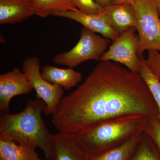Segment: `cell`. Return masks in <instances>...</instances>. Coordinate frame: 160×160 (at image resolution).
I'll return each mask as SVG.
<instances>
[{
  "label": "cell",
  "mask_w": 160,
  "mask_h": 160,
  "mask_svg": "<svg viewBox=\"0 0 160 160\" xmlns=\"http://www.w3.org/2000/svg\"><path fill=\"white\" fill-rule=\"evenodd\" d=\"M131 115L158 118L149 88L139 73L101 61L81 85L63 97L51 121L59 132L73 135Z\"/></svg>",
  "instance_id": "1"
},
{
  "label": "cell",
  "mask_w": 160,
  "mask_h": 160,
  "mask_svg": "<svg viewBox=\"0 0 160 160\" xmlns=\"http://www.w3.org/2000/svg\"><path fill=\"white\" fill-rule=\"evenodd\" d=\"M46 106L43 100L36 98L29 101L19 113L2 112L0 117V138L39 147L49 160L52 134L42 117Z\"/></svg>",
  "instance_id": "2"
},
{
  "label": "cell",
  "mask_w": 160,
  "mask_h": 160,
  "mask_svg": "<svg viewBox=\"0 0 160 160\" xmlns=\"http://www.w3.org/2000/svg\"><path fill=\"white\" fill-rule=\"evenodd\" d=\"M147 118L141 115L121 117L71 135L86 157L94 156L142 133Z\"/></svg>",
  "instance_id": "3"
},
{
  "label": "cell",
  "mask_w": 160,
  "mask_h": 160,
  "mask_svg": "<svg viewBox=\"0 0 160 160\" xmlns=\"http://www.w3.org/2000/svg\"><path fill=\"white\" fill-rule=\"evenodd\" d=\"M137 20L139 38V58L144 52H160V17L154 0H136L132 4Z\"/></svg>",
  "instance_id": "4"
},
{
  "label": "cell",
  "mask_w": 160,
  "mask_h": 160,
  "mask_svg": "<svg viewBox=\"0 0 160 160\" xmlns=\"http://www.w3.org/2000/svg\"><path fill=\"white\" fill-rule=\"evenodd\" d=\"M109 39L102 37L83 27L79 40L69 51L56 55L53 62L60 66L74 68L89 60H101L107 50Z\"/></svg>",
  "instance_id": "5"
},
{
  "label": "cell",
  "mask_w": 160,
  "mask_h": 160,
  "mask_svg": "<svg viewBox=\"0 0 160 160\" xmlns=\"http://www.w3.org/2000/svg\"><path fill=\"white\" fill-rule=\"evenodd\" d=\"M22 71L27 76L33 89L36 92L37 98L46 103L43 112L46 115H52L63 97L64 89L62 87L49 82L41 74L40 61L36 56L29 57L23 61Z\"/></svg>",
  "instance_id": "6"
},
{
  "label": "cell",
  "mask_w": 160,
  "mask_h": 160,
  "mask_svg": "<svg viewBox=\"0 0 160 160\" xmlns=\"http://www.w3.org/2000/svg\"><path fill=\"white\" fill-rule=\"evenodd\" d=\"M135 28H131L112 42L109 49L101 58V61H110L122 64L129 70L138 73L140 61L138 55L139 38Z\"/></svg>",
  "instance_id": "7"
},
{
  "label": "cell",
  "mask_w": 160,
  "mask_h": 160,
  "mask_svg": "<svg viewBox=\"0 0 160 160\" xmlns=\"http://www.w3.org/2000/svg\"><path fill=\"white\" fill-rule=\"evenodd\" d=\"M33 89L26 75L18 67L0 75V110L9 113L12 98L29 93Z\"/></svg>",
  "instance_id": "8"
},
{
  "label": "cell",
  "mask_w": 160,
  "mask_h": 160,
  "mask_svg": "<svg viewBox=\"0 0 160 160\" xmlns=\"http://www.w3.org/2000/svg\"><path fill=\"white\" fill-rule=\"evenodd\" d=\"M52 16L66 18L77 22L90 31L99 33L112 42L116 40L120 35L112 28L103 12L98 14H87L79 10L57 12L53 13Z\"/></svg>",
  "instance_id": "9"
},
{
  "label": "cell",
  "mask_w": 160,
  "mask_h": 160,
  "mask_svg": "<svg viewBox=\"0 0 160 160\" xmlns=\"http://www.w3.org/2000/svg\"><path fill=\"white\" fill-rule=\"evenodd\" d=\"M35 15L32 0H0V24L22 22Z\"/></svg>",
  "instance_id": "10"
},
{
  "label": "cell",
  "mask_w": 160,
  "mask_h": 160,
  "mask_svg": "<svg viewBox=\"0 0 160 160\" xmlns=\"http://www.w3.org/2000/svg\"><path fill=\"white\" fill-rule=\"evenodd\" d=\"M103 12L112 28L120 35L137 26L134 9L131 5L110 4L103 7Z\"/></svg>",
  "instance_id": "11"
},
{
  "label": "cell",
  "mask_w": 160,
  "mask_h": 160,
  "mask_svg": "<svg viewBox=\"0 0 160 160\" xmlns=\"http://www.w3.org/2000/svg\"><path fill=\"white\" fill-rule=\"evenodd\" d=\"M86 156L75 143L71 134H52L51 153L49 160H85Z\"/></svg>",
  "instance_id": "12"
},
{
  "label": "cell",
  "mask_w": 160,
  "mask_h": 160,
  "mask_svg": "<svg viewBox=\"0 0 160 160\" xmlns=\"http://www.w3.org/2000/svg\"><path fill=\"white\" fill-rule=\"evenodd\" d=\"M41 74L49 82L68 90L76 86L82 79L81 72L70 67L63 69L46 66L41 69Z\"/></svg>",
  "instance_id": "13"
},
{
  "label": "cell",
  "mask_w": 160,
  "mask_h": 160,
  "mask_svg": "<svg viewBox=\"0 0 160 160\" xmlns=\"http://www.w3.org/2000/svg\"><path fill=\"white\" fill-rule=\"evenodd\" d=\"M36 147L0 138V160H42L36 151Z\"/></svg>",
  "instance_id": "14"
},
{
  "label": "cell",
  "mask_w": 160,
  "mask_h": 160,
  "mask_svg": "<svg viewBox=\"0 0 160 160\" xmlns=\"http://www.w3.org/2000/svg\"><path fill=\"white\" fill-rule=\"evenodd\" d=\"M142 133L132 138L114 149L94 156L86 157L85 160H130Z\"/></svg>",
  "instance_id": "15"
},
{
  "label": "cell",
  "mask_w": 160,
  "mask_h": 160,
  "mask_svg": "<svg viewBox=\"0 0 160 160\" xmlns=\"http://www.w3.org/2000/svg\"><path fill=\"white\" fill-rule=\"evenodd\" d=\"M35 15L42 18L52 16L57 12L78 10L73 5L71 0H32Z\"/></svg>",
  "instance_id": "16"
},
{
  "label": "cell",
  "mask_w": 160,
  "mask_h": 160,
  "mask_svg": "<svg viewBox=\"0 0 160 160\" xmlns=\"http://www.w3.org/2000/svg\"><path fill=\"white\" fill-rule=\"evenodd\" d=\"M130 160H160V152L149 136L143 132Z\"/></svg>",
  "instance_id": "17"
},
{
  "label": "cell",
  "mask_w": 160,
  "mask_h": 160,
  "mask_svg": "<svg viewBox=\"0 0 160 160\" xmlns=\"http://www.w3.org/2000/svg\"><path fill=\"white\" fill-rule=\"evenodd\" d=\"M139 58L140 66L138 73L145 81L153 97L158 110V119L160 122V79L153 74L147 66L143 57Z\"/></svg>",
  "instance_id": "18"
},
{
  "label": "cell",
  "mask_w": 160,
  "mask_h": 160,
  "mask_svg": "<svg viewBox=\"0 0 160 160\" xmlns=\"http://www.w3.org/2000/svg\"><path fill=\"white\" fill-rule=\"evenodd\" d=\"M143 132L149 136L160 152V122L158 118H147Z\"/></svg>",
  "instance_id": "19"
},
{
  "label": "cell",
  "mask_w": 160,
  "mask_h": 160,
  "mask_svg": "<svg viewBox=\"0 0 160 160\" xmlns=\"http://www.w3.org/2000/svg\"><path fill=\"white\" fill-rule=\"evenodd\" d=\"M75 7L80 11L87 14H98L103 12V7L94 0H71Z\"/></svg>",
  "instance_id": "20"
},
{
  "label": "cell",
  "mask_w": 160,
  "mask_h": 160,
  "mask_svg": "<svg viewBox=\"0 0 160 160\" xmlns=\"http://www.w3.org/2000/svg\"><path fill=\"white\" fill-rule=\"evenodd\" d=\"M144 62L153 74L160 79V52L156 50L148 51V57L144 59Z\"/></svg>",
  "instance_id": "21"
},
{
  "label": "cell",
  "mask_w": 160,
  "mask_h": 160,
  "mask_svg": "<svg viewBox=\"0 0 160 160\" xmlns=\"http://www.w3.org/2000/svg\"><path fill=\"white\" fill-rule=\"evenodd\" d=\"M136 0H111V4L113 5H132Z\"/></svg>",
  "instance_id": "22"
},
{
  "label": "cell",
  "mask_w": 160,
  "mask_h": 160,
  "mask_svg": "<svg viewBox=\"0 0 160 160\" xmlns=\"http://www.w3.org/2000/svg\"><path fill=\"white\" fill-rule=\"evenodd\" d=\"M96 2L102 7H105L111 4V0H94Z\"/></svg>",
  "instance_id": "23"
},
{
  "label": "cell",
  "mask_w": 160,
  "mask_h": 160,
  "mask_svg": "<svg viewBox=\"0 0 160 160\" xmlns=\"http://www.w3.org/2000/svg\"><path fill=\"white\" fill-rule=\"evenodd\" d=\"M154 2H155L160 17V0H154Z\"/></svg>",
  "instance_id": "24"
}]
</instances>
